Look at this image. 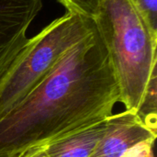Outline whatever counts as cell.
<instances>
[{
    "label": "cell",
    "instance_id": "cell-2",
    "mask_svg": "<svg viewBox=\"0 0 157 157\" xmlns=\"http://www.w3.org/2000/svg\"><path fill=\"white\" fill-rule=\"evenodd\" d=\"M93 20L109 52L120 102L136 112L156 71L157 33L132 0H103Z\"/></svg>",
    "mask_w": 157,
    "mask_h": 157
},
{
    "label": "cell",
    "instance_id": "cell-7",
    "mask_svg": "<svg viewBox=\"0 0 157 157\" xmlns=\"http://www.w3.org/2000/svg\"><path fill=\"white\" fill-rule=\"evenodd\" d=\"M156 71L153 74L143 100L139 109L136 111V115L139 120L154 133H156L157 121V102H156Z\"/></svg>",
    "mask_w": 157,
    "mask_h": 157
},
{
    "label": "cell",
    "instance_id": "cell-6",
    "mask_svg": "<svg viewBox=\"0 0 157 157\" xmlns=\"http://www.w3.org/2000/svg\"><path fill=\"white\" fill-rule=\"evenodd\" d=\"M109 118L45 146L49 157H89L108 130Z\"/></svg>",
    "mask_w": 157,
    "mask_h": 157
},
{
    "label": "cell",
    "instance_id": "cell-8",
    "mask_svg": "<svg viewBox=\"0 0 157 157\" xmlns=\"http://www.w3.org/2000/svg\"><path fill=\"white\" fill-rule=\"evenodd\" d=\"M103 0H58L67 12L75 13L86 17L94 18Z\"/></svg>",
    "mask_w": 157,
    "mask_h": 157
},
{
    "label": "cell",
    "instance_id": "cell-1",
    "mask_svg": "<svg viewBox=\"0 0 157 157\" xmlns=\"http://www.w3.org/2000/svg\"><path fill=\"white\" fill-rule=\"evenodd\" d=\"M120 102L107 47L97 29L0 120V157L46 146L105 120Z\"/></svg>",
    "mask_w": 157,
    "mask_h": 157
},
{
    "label": "cell",
    "instance_id": "cell-9",
    "mask_svg": "<svg viewBox=\"0 0 157 157\" xmlns=\"http://www.w3.org/2000/svg\"><path fill=\"white\" fill-rule=\"evenodd\" d=\"M151 29L157 33V0H132Z\"/></svg>",
    "mask_w": 157,
    "mask_h": 157
},
{
    "label": "cell",
    "instance_id": "cell-10",
    "mask_svg": "<svg viewBox=\"0 0 157 157\" xmlns=\"http://www.w3.org/2000/svg\"><path fill=\"white\" fill-rule=\"evenodd\" d=\"M155 140L140 143L126 151L121 157H155L154 144Z\"/></svg>",
    "mask_w": 157,
    "mask_h": 157
},
{
    "label": "cell",
    "instance_id": "cell-4",
    "mask_svg": "<svg viewBox=\"0 0 157 157\" xmlns=\"http://www.w3.org/2000/svg\"><path fill=\"white\" fill-rule=\"evenodd\" d=\"M43 0H0V80L27 44Z\"/></svg>",
    "mask_w": 157,
    "mask_h": 157
},
{
    "label": "cell",
    "instance_id": "cell-11",
    "mask_svg": "<svg viewBox=\"0 0 157 157\" xmlns=\"http://www.w3.org/2000/svg\"><path fill=\"white\" fill-rule=\"evenodd\" d=\"M16 157H49V155L46 153L45 146H41L28 149Z\"/></svg>",
    "mask_w": 157,
    "mask_h": 157
},
{
    "label": "cell",
    "instance_id": "cell-5",
    "mask_svg": "<svg viewBox=\"0 0 157 157\" xmlns=\"http://www.w3.org/2000/svg\"><path fill=\"white\" fill-rule=\"evenodd\" d=\"M135 111L125 110L109 117L108 130L89 157H121L134 145L156 139Z\"/></svg>",
    "mask_w": 157,
    "mask_h": 157
},
{
    "label": "cell",
    "instance_id": "cell-3",
    "mask_svg": "<svg viewBox=\"0 0 157 157\" xmlns=\"http://www.w3.org/2000/svg\"><path fill=\"white\" fill-rule=\"evenodd\" d=\"M96 29L94 20L66 12L29 40L0 80V120L19 104L64 54Z\"/></svg>",
    "mask_w": 157,
    "mask_h": 157
}]
</instances>
